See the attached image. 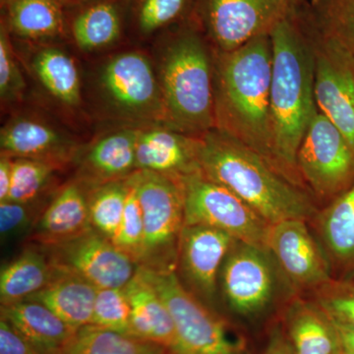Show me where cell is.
<instances>
[{
    "label": "cell",
    "instance_id": "cell-12",
    "mask_svg": "<svg viewBox=\"0 0 354 354\" xmlns=\"http://www.w3.org/2000/svg\"><path fill=\"white\" fill-rule=\"evenodd\" d=\"M266 244L274 264L295 290L315 291L333 279L326 254L307 221L292 218L271 225Z\"/></svg>",
    "mask_w": 354,
    "mask_h": 354
},
{
    "label": "cell",
    "instance_id": "cell-2",
    "mask_svg": "<svg viewBox=\"0 0 354 354\" xmlns=\"http://www.w3.org/2000/svg\"><path fill=\"white\" fill-rule=\"evenodd\" d=\"M272 57L270 35L257 37L230 53H218L214 60L215 129L277 167L270 106Z\"/></svg>",
    "mask_w": 354,
    "mask_h": 354
},
{
    "label": "cell",
    "instance_id": "cell-42",
    "mask_svg": "<svg viewBox=\"0 0 354 354\" xmlns=\"http://www.w3.org/2000/svg\"><path fill=\"white\" fill-rule=\"evenodd\" d=\"M337 326L341 335L342 354H354V330L337 324Z\"/></svg>",
    "mask_w": 354,
    "mask_h": 354
},
{
    "label": "cell",
    "instance_id": "cell-24",
    "mask_svg": "<svg viewBox=\"0 0 354 354\" xmlns=\"http://www.w3.org/2000/svg\"><path fill=\"white\" fill-rule=\"evenodd\" d=\"M55 269L44 247H29L0 272L1 306L25 301L55 278Z\"/></svg>",
    "mask_w": 354,
    "mask_h": 354
},
{
    "label": "cell",
    "instance_id": "cell-28",
    "mask_svg": "<svg viewBox=\"0 0 354 354\" xmlns=\"http://www.w3.org/2000/svg\"><path fill=\"white\" fill-rule=\"evenodd\" d=\"M11 29L25 38L53 37L64 29V13L59 0H9Z\"/></svg>",
    "mask_w": 354,
    "mask_h": 354
},
{
    "label": "cell",
    "instance_id": "cell-23",
    "mask_svg": "<svg viewBox=\"0 0 354 354\" xmlns=\"http://www.w3.org/2000/svg\"><path fill=\"white\" fill-rule=\"evenodd\" d=\"M2 155L13 158H32L57 165L68 160V143L62 135L38 121L17 120L1 130Z\"/></svg>",
    "mask_w": 354,
    "mask_h": 354
},
{
    "label": "cell",
    "instance_id": "cell-20",
    "mask_svg": "<svg viewBox=\"0 0 354 354\" xmlns=\"http://www.w3.org/2000/svg\"><path fill=\"white\" fill-rule=\"evenodd\" d=\"M283 333L295 354H342L337 324L314 300L295 298L288 305Z\"/></svg>",
    "mask_w": 354,
    "mask_h": 354
},
{
    "label": "cell",
    "instance_id": "cell-43",
    "mask_svg": "<svg viewBox=\"0 0 354 354\" xmlns=\"http://www.w3.org/2000/svg\"><path fill=\"white\" fill-rule=\"evenodd\" d=\"M4 1L7 2V1H9V0H4Z\"/></svg>",
    "mask_w": 354,
    "mask_h": 354
},
{
    "label": "cell",
    "instance_id": "cell-9",
    "mask_svg": "<svg viewBox=\"0 0 354 354\" xmlns=\"http://www.w3.org/2000/svg\"><path fill=\"white\" fill-rule=\"evenodd\" d=\"M297 0H198L200 22L218 53H230L270 35Z\"/></svg>",
    "mask_w": 354,
    "mask_h": 354
},
{
    "label": "cell",
    "instance_id": "cell-6",
    "mask_svg": "<svg viewBox=\"0 0 354 354\" xmlns=\"http://www.w3.org/2000/svg\"><path fill=\"white\" fill-rule=\"evenodd\" d=\"M144 221L143 256L139 266L176 270L177 247L184 227L181 180L148 171L130 174Z\"/></svg>",
    "mask_w": 354,
    "mask_h": 354
},
{
    "label": "cell",
    "instance_id": "cell-17",
    "mask_svg": "<svg viewBox=\"0 0 354 354\" xmlns=\"http://www.w3.org/2000/svg\"><path fill=\"white\" fill-rule=\"evenodd\" d=\"M312 220L333 278L354 279V184Z\"/></svg>",
    "mask_w": 354,
    "mask_h": 354
},
{
    "label": "cell",
    "instance_id": "cell-1",
    "mask_svg": "<svg viewBox=\"0 0 354 354\" xmlns=\"http://www.w3.org/2000/svg\"><path fill=\"white\" fill-rule=\"evenodd\" d=\"M270 36L272 153L277 167L304 187L297 171V156L305 132L318 111L314 90L313 41L293 11L272 29Z\"/></svg>",
    "mask_w": 354,
    "mask_h": 354
},
{
    "label": "cell",
    "instance_id": "cell-44",
    "mask_svg": "<svg viewBox=\"0 0 354 354\" xmlns=\"http://www.w3.org/2000/svg\"><path fill=\"white\" fill-rule=\"evenodd\" d=\"M353 57H354V55H353Z\"/></svg>",
    "mask_w": 354,
    "mask_h": 354
},
{
    "label": "cell",
    "instance_id": "cell-30",
    "mask_svg": "<svg viewBox=\"0 0 354 354\" xmlns=\"http://www.w3.org/2000/svg\"><path fill=\"white\" fill-rule=\"evenodd\" d=\"M34 69L44 87L59 101L75 106L80 102V79L73 60L64 51L46 48L34 60Z\"/></svg>",
    "mask_w": 354,
    "mask_h": 354
},
{
    "label": "cell",
    "instance_id": "cell-34",
    "mask_svg": "<svg viewBox=\"0 0 354 354\" xmlns=\"http://www.w3.org/2000/svg\"><path fill=\"white\" fill-rule=\"evenodd\" d=\"M127 204L118 232L113 239L114 245L127 254L139 266L143 256L144 221L136 188L128 176Z\"/></svg>",
    "mask_w": 354,
    "mask_h": 354
},
{
    "label": "cell",
    "instance_id": "cell-7",
    "mask_svg": "<svg viewBox=\"0 0 354 354\" xmlns=\"http://www.w3.org/2000/svg\"><path fill=\"white\" fill-rule=\"evenodd\" d=\"M297 171L304 185L326 205L354 184L353 147L319 111L298 149Z\"/></svg>",
    "mask_w": 354,
    "mask_h": 354
},
{
    "label": "cell",
    "instance_id": "cell-33",
    "mask_svg": "<svg viewBox=\"0 0 354 354\" xmlns=\"http://www.w3.org/2000/svg\"><path fill=\"white\" fill-rule=\"evenodd\" d=\"M92 325L131 335V306L125 286L97 290Z\"/></svg>",
    "mask_w": 354,
    "mask_h": 354
},
{
    "label": "cell",
    "instance_id": "cell-4",
    "mask_svg": "<svg viewBox=\"0 0 354 354\" xmlns=\"http://www.w3.org/2000/svg\"><path fill=\"white\" fill-rule=\"evenodd\" d=\"M196 28L186 27L165 51L162 69L165 118L172 129L202 136L216 128L215 64Z\"/></svg>",
    "mask_w": 354,
    "mask_h": 354
},
{
    "label": "cell",
    "instance_id": "cell-27",
    "mask_svg": "<svg viewBox=\"0 0 354 354\" xmlns=\"http://www.w3.org/2000/svg\"><path fill=\"white\" fill-rule=\"evenodd\" d=\"M62 354H172L153 342L90 325L81 328Z\"/></svg>",
    "mask_w": 354,
    "mask_h": 354
},
{
    "label": "cell",
    "instance_id": "cell-21",
    "mask_svg": "<svg viewBox=\"0 0 354 354\" xmlns=\"http://www.w3.org/2000/svg\"><path fill=\"white\" fill-rule=\"evenodd\" d=\"M0 317L39 354H62L77 332L48 307L32 300L3 305Z\"/></svg>",
    "mask_w": 354,
    "mask_h": 354
},
{
    "label": "cell",
    "instance_id": "cell-41",
    "mask_svg": "<svg viewBox=\"0 0 354 354\" xmlns=\"http://www.w3.org/2000/svg\"><path fill=\"white\" fill-rule=\"evenodd\" d=\"M263 354H295L283 330H272Z\"/></svg>",
    "mask_w": 354,
    "mask_h": 354
},
{
    "label": "cell",
    "instance_id": "cell-32",
    "mask_svg": "<svg viewBox=\"0 0 354 354\" xmlns=\"http://www.w3.org/2000/svg\"><path fill=\"white\" fill-rule=\"evenodd\" d=\"M58 167L46 160L13 158L12 183L7 201L29 204L36 200Z\"/></svg>",
    "mask_w": 354,
    "mask_h": 354
},
{
    "label": "cell",
    "instance_id": "cell-13",
    "mask_svg": "<svg viewBox=\"0 0 354 354\" xmlns=\"http://www.w3.org/2000/svg\"><path fill=\"white\" fill-rule=\"evenodd\" d=\"M309 37L315 51L317 109L344 135L354 149L353 55L332 41L311 35Z\"/></svg>",
    "mask_w": 354,
    "mask_h": 354
},
{
    "label": "cell",
    "instance_id": "cell-39",
    "mask_svg": "<svg viewBox=\"0 0 354 354\" xmlns=\"http://www.w3.org/2000/svg\"><path fill=\"white\" fill-rule=\"evenodd\" d=\"M0 354H39L24 337L0 317Z\"/></svg>",
    "mask_w": 354,
    "mask_h": 354
},
{
    "label": "cell",
    "instance_id": "cell-5",
    "mask_svg": "<svg viewBox=\"0 0 354 354\" xmlns=\"http://www.w3.org/2000/svg\"><path fill=\"white\" fill-rule=\"evenodd\" d=\"M157 290L171 313L179 354H246L245 344L225 320L216 315L177 276L176 270H155L138 266Z\"/></svg>",
    "mask_w": 354,
    "mask_h": 354
},
{
    "label": "cell",
    "instance_id": "cell-37",
    "mask_svg": "<svg viewBox=\"0 0 354 354\" xmlns=\"http://www.w3.org/2000/svg\"><path fill=\"white\" fill-rule=\"evenodd\" d=\"M31 203L0 202V234L2 241L27 232L36 225V213Z\"/></svg>",
    "mask_w": 354,
    "mask_h": 354
},
{
    "label": "cell",
    "instance_id": "cell-11",
    "mask_svg": "<svg viewBox=\"0 0 354 354\" xmlns=\"http://www.w3.org/2000/svg\"><path fill=\"white\" fill-rule=\"evenodd\" d=\"M220 286L232 312L248 318L259 315L276 293L272 256L259 247L235 241L221 267Z\"/></svg>",
    "mask_w": 354,
    "mask_h": 354
},
{
    "label": "cell",
    "instance_id": "cell-14",
    "mask_svg": "<svg viewBox=\"0 0 354 354\" xmlns=\"http://www.w3.org/2000/svg\"><path fill=\"white\" fill-rule=\"evenodd\" d=\"M235 241L225 232L203 225H184L181 230L177 276L208 306L216 301L221 267Z\"/></svg>",
    "mask_w": 354,
    "mask_h": 354
},
{
    "label": "cell",
    "instance_id": "cell-16",
    "mask_svg": "<svg viewBox=\"0 0 354 354\" xmlns=\"http://www.w3.org/2000/svg\"><path fill=\"white\" fill-rule=\"evenodd\" d=\"M200 136L174 129L155 128L140 131L136 146V171L156 172L181 180L201 172Z\"/></svg>",
    "mask_w": 354,
    "mask_h": 354
},
{
    "label": "cell",
    "instance_id": "cell-36",
    "mask_svg": "<svg viewBox=\"0 0 354 354\" xmlns=\"http://www.w3.org/2000/svg\"><path fill=\"white\" fill-rule=\"evenodd\" d=\"M191 0H137L136 21L143 34L162 29L187 12Z\"/></svg>",
    "mask_w": 354,
    "mask_h": 354
},
{
    "label": "cell",
    "instance_id": "cell-29",
    "mask_svg": "<svg viewBox=\"0 0 354 354\" xmlns=\"http://www.w3.org/2000/svg\"><path fill=\"white\" fill-rule=\"evenodd\" d=\"M120 12L111 2L88 6L74 19L72 34L80 50H99L113 44L120 37Z\"/></svg>",
    "mask_w": 354,
    "mask_h": 354
},
{
    "label": "cell",
    "instance_id": "cell-31",
    "mask_svg": "<svg viewBox=\"0 0 354 354\" xmlns=\"http://www.w3.org/2000/svg\"><path fill=\"white\" fill-rule=\"evenodd\" d=\"M128 177L94 186L88 193V213L94 230L113 241L127 204Z\"/></svg>",
    "mask_w": 354,
    "mask_h": 354
},
{
    "label": "cell",
    "instance_id": "cell-15",
    "mask_svg": "<svg viewBox=\"0 0 354 354\" xmlns=\"http://www.w3.org/2000/svg\"><path fill=\"white\" fill-rule=\"evenodd\" d=\"M102 81L109 97L123 111L165 118L162 88L144 55L127 53L113 58L104 67Z\"/></svg>",
    "mask_w": 354,
    "mask_h": 354
},
{
    "label": "cell",
    "instance_id": "cell-26",
    "mask_svg": "<svg viewBox=\"0 0 354 354\" xmlns=\"http://www.w3.org/2000/svg\"><path fill=\"white\" fill-rule=\"evenodd\" d=\"M139 132L123 130L100 140L87 153L83 169L94 186L127 178L136 171V146ZM93 186V187H94Z\"/></svg>",
    "mask_w": 354,
    "mask_h": 354
},
{
    "label": "cell",
    "instance_id": "cell-18",
    "mask_svg": "<svg viewBox=\"0 0 354 354\" xmlns=\"http://www.w3.org/2000/svg\"><path fill=\"white\" fill-rule=\"evenodd\" d=\"M85 184H67L41 214L32 230L31 239L37 245H55L93 228Z\"/></svg>",
    "mask_w": 354,
    "mask_h": 354
},
{
    "label": "cell",
    "instance_id": "cell-19",
    "mask_svg": "<svg viewBox=\"0 0 354 354\" xmlns=\"http://www.w3.org/2000/svg\"><path fill=\"white\" fill-rule=\"evenodd\" d=\"M131 306V335L179 354L176 328L171 313L152 283L140 272L125 286Z\"/></svg>",
    "mask_w": 354,
    "mask_h": 354
},
{
    "label": "cell",
    "instance_id": "cell-25",
    "mask_svg": "<svg viewBox=\"0 0 354 354\" xmlns=\"http://www.w3.org/2000/svg\"><path fill=\"white\" fill-rule=\"evenodd\" d=\"M293 14L309 35L354 55V0H297Z\"/></svg>",
    "mask_w": 354,
    "mask_h": 354
},
{
    "label": "cell",
    "instance_id": "cell-38",
    "mask_svg": "<svg viewBox=\"0 0 354 354\" xmlns=\"http://www.w3.org/2000/svg\"><path fill=\"white\" fill-rule=\"evenodd\" d=\"M25 87L17 64L14 59L8 36L3 25L0 31V94L3 100L18 97Z\"/></svg>",
    "mask_w": 354,
    "mask_h": 354
},
{
    "label": "cell",
    "instance_id": "cell-40",
    "mask_svg": "<svg viewBox=\"0 0 354 354\" xmlns=\"http://www.w3.org/2000/svg\"><path fill=\"white\" fill-rule=\"evenodd\" d=\"M13 158L2 155L0 158V202L7 201L12 183Z\"/></svg>",
    "mask_w": 354,
    "mask_h": 354
},
{
    "label": "cell",
    "instance_id": "cell-22",
    "mask_svg": "<svg viewBox=\"0 0 354 354\" xmlns=\"http://www.w3.org/2000/svg\"><path fill=\"white\" fill-rule=\"evenodd\" d=\"M97 290L86 279L57 270L50 283L27 300L44 305L78 330L92 324Z\"/></svg>",
    "mask_w": 354,
    "mask_h": 354
},
{
    "label": "cell",
    "instance_id": "cell-8",
    "mask_svg": "<svg viewBox=\"0 0 354 354\" xmlns=\"http://www.w3.org/2000/svg\"><path fill=\"white\" fill-rule=\"evenodd\" d=\"M181 183L184 225L215 228L236 241L267 250L271 225L241 198L202 172L184 177Z\"/></svg>",
    "mask_w": 354,
    "mask_h": 354
},
{
    "label": "cell",
    "instance_id": "cell-35",
    "mask_svg": "<svg viewBox=\"0 0 354 354\" xmlns=\"http://www.w3.org/2000/svg\"><path fill=\"white\" fill-rule=\"evenodd\" d=\"M314 301L337 325L354 330V279H334L313 291Z\"/></svg>",
    "mask_w": 354,
    "mask_h": 354
},
{
    "label": "cell",
    "instance_id": "cell-10",
    "mask_svg": "<svg viewBox=\"0 0 354 354\" xmlns=\"http://www.w3.org/2000/svg\"><path fill=\"white\" fill-rule=\"evenodd\" d=\"M44 248L55 269L80 277L97 288H124L138 268L129 256L94 228Z\"/></svg>",
    "mask_w": 354,
    "mask_h": 354
},
{
    "label": "cell",
    "instance_id": "cell-3",
    "mask_svg": "<svg viewBox=\"0 0 354 354\" xmlns=\"http://www.w3.org/2000/svg\"><path fill=\"white\" fill-rule=\"evenodd\" d=\"M201 172L225 186L270 225L310 221L316 215L312 195L267 158L218 130L200 136Z\"/></svg>",
    "mask_w": 354,
    "mask_h": 354
}]
</instances>
